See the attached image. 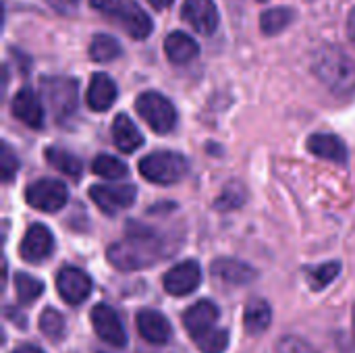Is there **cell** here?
Masks as SVG:
<instances>
[{"label":"cell","instance_id":"obj_1","mask_svg":"<svg viewBox=\"0 0 355 353\" xmlns=\"http://www.w3.org/2000/svg\"><path fill=\"white\" fill-rule=\"evenodd\" d=\"M164 256L166 252L160 235L139 225H129L127 235L121 241L112 243L106 252L108 262L123 273L150 268Z\"/></svg>","mask_w":355,"mask_h":353},{"label":"cell","instance_id":"obj_2","mask_svg":"<svg viewBox=\"0 0 355 353\" xmlns=\"http://www.w3.org/2000/svg\"><path fill=\"white\" fill-rule=\"evenodd\" d=\"M312 71L318 81L335 96L355 94V60L339 46L324 44L314 52Z\"/></svg>","mask_w":355,"mask_h":353},{"label":"cell","instance_id":"obj_3","mask_svg":"<svg viewBox=\"0 0 355 353\" xmlns=\"http://www.w3.org/2000/svg\"><path fill=\"white\" fill-rule=\"evenodd\" d=\"M89 4L106 19L119 23L133 40H146L154 29L150 15L135 0H89Z\"/></svg>","mask_w":355,"mask_h":353},{"label":"cell","instance_id":"obj_4","mask_svg":"<svg viewBox=\"0 0 355 353\" xmlns=\"http://www.w3.org/2000/svg\"><path fill=\"white\" fill-rule=\"evenodd\" d=\"M137 169H139V175L154 185H175L187 175L189 162L179 152L158 150V152L144 156Z\"/></svg>","mask_w":355,"mask_h":353},{"label":"cell","instance_id":"obj_5","mask_svg":"<svg viewBox=\"0 0 355 353\" xmlns=\"http://www.w3.org/2000/svg\"><path fill=\"white\" fill-rule=\"evenodd\" d=\"M137 114L150 125L152 131L164 135L171 133L177 125V108L160 92H144L135 100Z\"/></svg>","mask_w":355,"mask_h":353},{"label":"cell","instance_id":"obj_6","mask_svg":"<svg viewBox=\"0 0 355 353\" xmlns=\"http://www.w3.org/2000/svg\"><path fill=\"white\" fill-rule=\"evenodd\" d=\"M42 94L58 121L75 114L79 104V83L71 77H44Z\"/></svg>","mask_w":355,"mask_h":353},{"label":"cell","instance_id":"obj_7","mask_svg":"<svg viewBox=\"0 0 355 353\" xmlns=\"http://www.w3.org/2000/svg\"><path fill=\"white\" fill-rule=\"evenodd\" d=\"M25 202L40 212H58L69 202V187L58 179H37L27 185Z\"/></svg>","mask_w":355,"mask_h":353},{"label":"cell","instance_id":"obj_8","mask_svg":"<svg viewBox=\"0 0 355 353\" xmlns=\"http://www.w3.org/2000/svg\"><path fill=\"white\" fill-rule=\"evenodd\" d=\"M218 316H220V310L214 302L200 300L198 304H193L185 310L183 327H185L187 335L191 337V341L200 343L202 339H206L218 331V327H216Z\"/></svg>","mask_w":355,"mask_h":353},{"label":"cell","instance_id":"obj_9","mask_svg":"<svg viewBox=\"0 0 355 353\" xmlns=\"http://www.w3.org/2000/svg\"><path fill=\"white\" fill-rule=\"evenodd\" d=\"M89 320H92V327L96 331V335L110 347H116V350H123L127 345V331L119 318V314L106 306V304H98L92 308L89 312Z\"/></svg>","mask_w":355,"mask_h":353},{"label":"cell","instance_id":"obj_10","mask_svg":"<svg viewBox=\"0 0 355 353\" xmlns=\"http://www.w3.org/2000/svg\"><path fill=\"white\" fill-rule=\"evenodd\" d=\"M92 202L104 212V214H119L133 206L137 198L135 185H92L89 187Z\"/></svg>","mask_w":355,"mask_h":353},{"label":"cell","instance_id":"obj_11","mask_svg":"<svg viewBox=\"0 0 355 353\" xmlns=\"http://www.w3.org/2000/svg\"><path fill=\"white\" fill-rule=\"evenodd\" d=\"M202 285V266L196 260L175 264L162 279V287L173 298H185Z\"/></svg>","mask_w":355,"mask_h":353},{"label":"cell","instance_id":"obj_12","mask_svg":"<svg viewBox=\"0 0 355 353\" xmlns=\"http://www.w3.org/2000/svg\"><path fill=\"white\" fill-rule=\"evenodd\" d=\"M56 291L69 306H79L92 295V279L77 266H62L56 275Z\"/></svg>","mask_w":355,"mask_h":353},{"label":"cell","instance_id":"obj_13","mask_svg":"<svg viewBox=\"0 0 355 353\" xmlns=\"http://www.w3.org/2000/svg\"><path fill=\"white\" fill-rule=\"evenodd\" d=\"M54 252V235L52 231L42 225V223H35L27 229V233L23 235L21 239V246H19V256L29 262V264H40L44 260H48Z\"/></svg>","mask_w":355,"mask_h":353},{"label":"cell","instance_id":"obj_14","mask_svg":"<svg viewBox=\"0 0 355 353\" xmlns=\"http://www.w3.org/2000/svg\"><path fill=\"white\" fill-rule=\"evenodd\" d=\"M181 17L202 35H212L220 21L214 0H183Z\"/></svg>","mask_w":355,"mask_h":353},{"label":"cell","instance_id":"obj_15","mask_svg":"<svg viewBox=\"0 0 355 353\" xmlns=\"http://www.w3.org/2000/svg\"><path fill=\"white\" fill-rule=\"evenodd\" d=\"M10 110L27 127H31V129L44 127V117H46L44 104L31 87H23L15 94L12 102H10Z\"/></svg>","mask_w":355,"mask_h":353},{"label":"cell","instance_id":"obj_16","mask_svg":"<svg viewBox=\"0 0 355 353\" xmlns=\"http://www.w3.org/2000/svg\"><path fill=\"white\" fill-rule=\"evenodd\" d=\"M137 331L144 341L152 345H166L173 335V327L166 320V316L158 310H141L137 314Z\"/></svg>","mask_w":355,"mask_h":353},{"label":"cell","instance_id":"obj_17","mask_svg":"<svg viewBox=\"0 0 355 353\" xmlns=\"http://www.w3.org/2000/svg\"><path fill=\"white\" fill-rule=\"evenodd\" d=\"M210 273H212L214 279H218V281H223L225 285H231V287H245L258 277V273L250 264H245L241 260H235V258H218V260H214Z\"/></svg>","mask_w":355,"mask_h":353},{"label":"cell","instance_id":"obj_18","mask_svg":"<svg viewBox=\"0 0 355 353\" xmlns=\"http://www.w3.org/2000/svg\"><path fill=\"white\" fill-rule=\"evenodd\" d=\"M306 146H308V152H312L314 156H318L322 160H331L335 164H347V160H349V150L339 135L314 133L308 137Z\"/></svg>","mask_w":355,"mask_h":353},{"label":"cell","instance_id":"obj_19","mask_svg":"<svg viewBox=\"0 0 355 353\" xmlns=\"http://www.w3.org/2000/svg\"><path fill=\"white\" fill-rule=\"evenodd\" d=\"M116 96H119V89L110 75H106V73L92 75L87 94H85V102L94 112H106L116 102Z\"/></svg>","mask_w":355,"mask_h":353},{"label":"cell","instance_id":"obj_20","mask_svg":"<svg viewBox=\"0 0 355 353\" xmlns=\"http://www.w3.org/2000/svg\"><path fill=\"white\" fill-rule=\"evenodd\" d=\"M164 54L173 64H187L200 54V46L191 35L183 31H173L164 40Z\"/></svg>","mask_w":355,"mask_h":353},{"label":"cell","instance_id":"obj_21","mask_svg":"<svg viewBox=\"0 0 355 353\" xmlns=\"http://www.w3.org/2000/svg\"><path fill=\"white\" fill-rule=\"evenodd\" d=\"M112 139L116 144V148L125 154H131L135 150H139L144 146V135L137 129V125L125 114H116V119L112 121Z\"/></svg>","mask_w":355,"mask_h":353},{"label":"cell","instance_id":"obj_22","mask_svg":"<svg viewBox=\"0 0 355 353\" xmlns=\"http://www.w3.org/2000/svg\"><path fill=\"white\" fill-rule=\"evenodd\" d=\"M270 322H272V308L266 300L262 298H254L245 310H243V329L258 337L262 333H266L270 329Z\"/></svg>","mask_w":355,"mask_h":353},{"label":"cell","instance_id":"obj_23","mask_svg":"<svg viewBox=\"0 0 355 353\" xmlns=\"http://www.w3.org/2000/svg\"><path fill=\"white\" fill-rule=\"evenodd\" d=\"M123 54V48L116 37L108 33H96L89 44V58L94 62H110Z\"/></svg>","mask_w":355,"mask_h":353},{"label":"cell","instance_id":"obj_24","mask_svg":"<svg viewBox=\"0 0 355 353\" xmlns=\"http://www.w3.org/2000/svg\"><path fill=\"white\" fill-rule=\"evenodd\" d=\"M46 160H48L50 166H54L58 173H62V175L71 177V179H77L81 175V171H83V162L75 154H71V152H67L62 148H48L46 150Z\"/></svg>","mask_w":355,"mask_h":353},{"label":"cell","instance_id":"obj_25","mask_svg":"<svg viewBox=\"0 0 355 353\" xmlns=\"http://www.w3.org/2000/svg\"><path fill=\"white\" fill-rule=\"evenodd\" d=\"M295 19V12L293 8L289 6H275V8H268L260 15V27L266 35H277L281 33L285 27H289Z\"/></svg>","mask_w":355,"mask_h":353},{"label":"cell","instance_id":"obj_26","mask_svg":"<svg viewBox=\"0 0 355 353\" xmlns=\"http://www.w3.org/2000/svg\"><path fill=\"white\" fill-rule=\"evenodd\" d=\"M15 291H17V300L23 306H29L31 302H35L37 298H42L44 293V283L27 273H17L15 275Z\"/></svg>","mask_w":355,"mask_h":353},{"label":"cell","instance_id":"obj_27","mask_svg":"<svg viewBox=\"0 0 355 353\" xmlns=\"http://www.w3.org/2000/svg\"><path fill=\"white\" fill-rule=\"evenodd\" d=\"M37 327H40L42 335L46 339H50V341H60L64 337V331H67V325H64L62 314L58 310H54V308H46L40 314Z\"/></svg>","mask_w":355,"mask_h":353},{"label":"cell","instance_id":"obj_28","mask_svg":"<svg viewBox=\"0 0 355 353\" xmlns=\"http://www.w3.org/2000/svg\"><path fill=\"white\" fill-rule=\"evenodd\" d=\"M92 171L94 175H100L104 179H123L129 169L123 160H119L116 156H110V154H100L94 158L92 162Z\"/></svg>","mask_w":355,"mask_h":353},{"label":"cell","instance_id":"obj_29","mask_svg":"<svg viewBox=\"0 0 355 353\" xmlns=\"http://www.w3.org/2000/svg\"><path fill=\"white\" fill-rule=\"evenodd\" d=\"M245 200H248L245 187H243L239 181H231V183H227V185L223 187V193L216 198L214 206H216L218 210L227 212V210H235V208L243 206Z\"/></svg>","mask_w":355,"mask_h":353},{"label":"cell","instance_id":"obj_30","mask_svg":"<svg viewBox=\"0 0 355 353\" xmlns=\"http://www.w3.org/2000/svg\"><path fill=\"white\" fill-rule=\"evenodd\" d=\"M341 273V264L339 262H327L322 266L310 268L308 270V283L314 291H320L324 287H329Z\"/></svg>","mask_w":355,"mask_h":353},{"label":"cell","instance_id":"obj_31","mask_svg":"<svg viewBox=\"0 0 355 353\" xmlns=\"http://www.w3.org/2000/svg\"><path fill=\"white\" fill-rule=\"evenodd\" d=\"M17 171H19V158L12 152V148L6 141H2V152H0V175H2V181L10 183L15 179Z\"/></svg>","mask_w":355,"mask_h":353},{"label":"cell","instance_id":"obj_32","mask_svg":"<svg viewBox=\"0 0 355 353\" xmlns=\"http://www.w3.org/2000/svg\"><path fill=\"white\" fill-rule=\"evenodd\" d=\"M277 353H318L308 341L295 337V335H285L277 341Z\"/></svg>","mask_w":355,"mask_h":353},{"label":"cell","instance_id":"obj_33","mask_svg":"<svg viewBox=\"0 0 355 353\" xmlns=\"http://www.w3.org/2000/svg\"><path fill=\"white\" fill-rule=\"evenodd\" d=\"M46 2L60 15H73L79 6V0H46Z\"/></svg>","mask_w":355,"mask_h":353},{"label":"cell","instance_id":"obj_34","mask_svg":"<svg viewBox=\"0 0 355 353\" xmlns=\"http://www.w3.org/2000/svg\"><path fill=\"white\" fill-rule=\"evenodd\" d=\"M10 353H46L42 347L37 345H31V343H23V345H17Z\"/></svg>","mask_w":355,"mask_h":353},{"label":"cell","instance_id":"obj_35","mask_svg":"<svg viewBox=\"0 0 355 353\" xmlns=\"http://www.w3.org/2000/svg\"><path fill=\"white\" fill-rule=\"evenodd\" d=\"M347 35H349V40L354 42L355 46V6L354 10L349 12V19H347Z\"/></svg>","mask_w":355,"mask_h":353},{"label":"cell","instance_id":"obj_36","mask_svg":"<svg viewBox=\"0 0 355 353\" xmlns=\"http://www.w3.org/2000/svg\"><path fill=\"white\" fill-rule=\"evenodd\" d=\"M150 4H152L154 8H166V6L173 4V0H150Z\"/></svg>","mask_w":355,"mask_h":353},{"label":"cell","instance_id":"obj_37","mask_svg":"<svg viewBox=\"0 0 355 353\" xmlns=\"http://www.w3.org/2000/svg\"><path fill=\"white\" fill-rule=\"evenodd\" d=\"M354 335H355V306H354Z\"/></svg>","mask_w":355,"mask_h":353},{"label":"cell","instance_id":"obj_38","mask_svg":"<svg viewBox=\"0 0 355 353\" xmlns=\"http://www.w3.org/2000/svg\"><path fill=\"white\" fill-rule=\"evenodd\" d=\"M260 2H264V0H260Z\"/></svg>","mask_w":355,"mask_h":353}]
</instances>
